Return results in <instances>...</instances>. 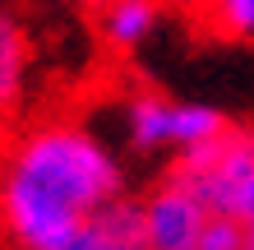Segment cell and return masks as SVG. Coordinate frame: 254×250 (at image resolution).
Here are the masks:
<instances>
[{
    "instance_id": "1",
    "label": "cell",
    "mask_w": 254,
    "mask_h": 250,
    "mask_svg": "<svg viewBox=\"0 0 254 250\" xmlns=\"http://www.w3.org/2000/svg\"><path fill=\"white\" fill-rule=\"evenodd\" d=\"M125 190L121 163L79 125H42L0 167V223L19 250H56Z\"/></svg>"
},
{
    "instance_id": "2",
    "label": "cell",
    "mask_w": 254,
    "mask_h": 250,
    "mask_svg": "<svg viewBox=\"0 0 254 250\" xmlns=\"http://www.w3.org/2000/svg\"><path fill=\"white\" fill-rule=\"evenodd\" d=\"M208 227V209L176 185L171 176L143 199V241L148 250H199V237Z\"/></svg>"
},
{
    "instance_id": "3",
    "label": "cell",
    "mask_w": 254,
    "mask_h": 250,
    "mask_svg": "<svg viewBox=\"0 0 254 250\" xmlns=\"http://www.w3.org/2000/svg\"><path fill=\"white\" fill-rule=\"evenodd\" d=\"M56 250H148V241H143V199H125V195L107 199Z\"/></svg>"
},
{
    "instance_id": "4",
    "label": "cell",
    "mask_w": 254,
    "mask_h": 250,
    "mask_svg": "<svg viewBox=\"0 0 254 250\" xmlns=\"http://www.w3.org/2000/svg\"><path fill=\"white\" fill-rule=\"evenodd\" d=\"M157 0H102V37L116 51H129L148 42V33L157 28Z\"/></svg>"
},
{
    "instance_id": "5",
    "label": "cell",
    "mask_w": 254,
    "mask_h": 250,
    "mask_svg": "<svg viewBox=\"0 0 254 250\" xmlns=\"http://www.w3.org/2000/svg\"><path fill=\"white\" fill-rule=\"evenodd\" d=\"M171 116H176V102L162 97V93H139V97H129L125 125H129L134 149H171Z\"/></svg>"
},
{
    "instance_id": "6",
    "label": "cell",
    "mask_w": 254,
    "mask_h": 250,
    "mask_svg": "<svg viewBox=\"0 0 254 250\" xmlns=\"http://www.w3.org/2000/svg\"><path fill=\"white\" fill-rule=\"evenodd\" d=\"M23 65H28V33L14 14H0V111H9L19 97Z\"/></svg>"
},
{
    "instance_id": "7",
    "label": "cell",
    "mask_w": 254,
    "mask_h": 250,
    "mask_svg": "<svg viewBox=\"0 0 254 250\" xmlns=\"http://www.w3.org/2000/svg\"><path fill=\"white\" fill-rule=\"evenodd\" d=\"M227 130V116L217 107H203V102H176L171 116V149H194V144H208Z\"/></svg>"
},
{
    "instance_id": "8",
    "label": "cell",
    "mask_w": 254,
    "mask_h": 250,
    "mask_svg": "<svg viewBox=\"0 0 254 250\" xmlns=\"http://www.w3.org/2000/svg\"><path fill=\"white\" fill-rule=\"evenodd\" d=\"M203 19L222 37H254V0H203Z\"/></svg>"
},
{
    "instance_id": "9",
    "label": "cell",
    "mask_w": 254,
    "mask_h": 250,
    "mask_svg": "<svg viewBox=\"0 0 254 250\" xmlns=\"http://www.w3.org/2000/svg\"><path fill=\"white\" fill-rule=\"evenodd\" d=\"M199 250H245V227L236 218H227V213H208Z\"/></svg>"
},
{
    "instance_id": "10",
    "label": "cell",
    "mask_w": 254,
    "mask_h": 250,
    "mask_svg": "<svg viewBox=\"0 0 254 250\" xmlns=\"http://www.w3.org/2000/svg\"><path fill=\"white\" fill-rule=\"evenodd\" d=\"M236 223H241V227H254V176H250V181H245V190H241V199H236Z\"/></svg>"
},
{
    "instance_id": "11",
    "label": "cell",
    "mask_w": 254,
    "mask_h": 250,
    "mask_svg": "<svg viewBox=\"0 0 254 250\" xmlns=\"http://www.w3.org/2000/svg\"><path fill=\"white\" fill-rule=\"evenodd\" d=\"M245 250H254V227H245Z\"/></svg>"
},
{
    "instance_id": "12",
    "label": "cell",
    "mask_w": 254,
    "mask_h": 250,
    "mask_svg": "<svg viewBox=\"0 0 254 250\" xmlns=\"http://www.w3.org/2000/svg\"><path fill=\"white\" fill-rule=\"evenodd\" d=\"M83 5H102V0H83Z\"/></svg>"
}]
</instances>
